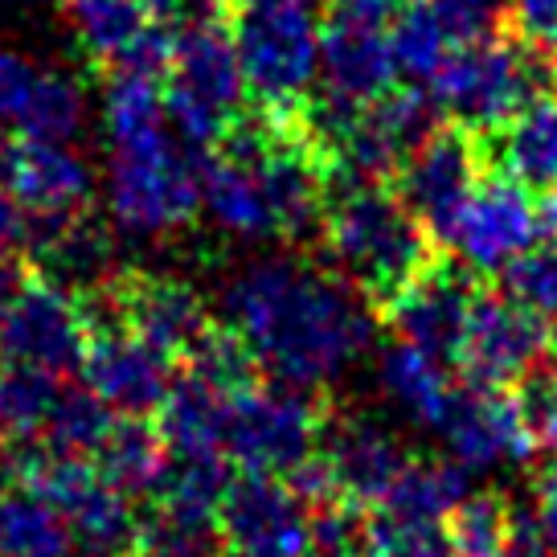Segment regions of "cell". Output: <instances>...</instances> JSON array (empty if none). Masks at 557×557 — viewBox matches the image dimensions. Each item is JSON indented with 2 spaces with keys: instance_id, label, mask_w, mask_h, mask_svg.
Wrapping results in <instances>:
<instances>
[{
  "instance_id": "cell-1",
  "label": "cell",
  "mask_w": 557,
  "mask_h": 557,
  "mask_svg": "<svg viewBox=\"0 0 557 557\" xmlns=\"http://www.w3.org/2000/svg\"><path fill=\"white\" fill-rule=\"evenodd\" d=\"M226 329L275 382L315 389L366 357L373 308L336 271L278 255L234 275Z\"/></svg>"
},
{
  "instance_id": "cell-2",
  "label": "cell",
  "mask_w": 557,
  "mask_h": 557,
  "mask_svg": "<svg viewBox=\"0 0 557 557\" xmlns=\"http://www.w3.org/2000/svg\"><path fill=\"white\" fill-rule=\"evenodd\" d=\"M107 206L127 234H169L201 209V164L173 132L164 83L111 74L103 99Z\"/></svg>"
},
{
  "instance_id": "cell-3",
  "label": "cell",
  "mask_w": 557,
  "mask_h": 557,
  "mask_svg": "<svg viewBox=\"0 0 557 557\" xmlns=\"http://www.w3.org/2000/svg\"><path fill=\"white\" fill-rule=\"evenodd\" d=\"M320 238L332 271L382 315L435 267V238L385 185H332Z\"/></svg>"
},
{
  "instance_id": "cell-4",
  "label": "cell",
  "mask_w": 557,
  "mask_h": 557,
  "mask_svg": "<svg viewBox=\"0 0 557 557\" xmlns=\"http://www.w3.org/2000/svg\"><path fill=\"white\" fill-rule=\"evenodd\" d=\"M246 90L271 115H299L312 107L320 83V29L324 9L315 0H218Z\"/></svg>"
},
{
  "instance_id": "cell-5",
  "label": "cell",
  "mask_w": 557,
  "mask_h": 557,
  "mask_svg": "<svg viewBox=\"0 0 557 557\" xmlns=\"http://www.w3.org/2000/svg\"><path fill=\"white\" fill-rule=\"evenodd\" d=\"M557 90V58L521 41L517 34H487L468 41L443 62L431 83V99L455 127L471 136H492L512 115H521L541 95Z\"/></svg>"
},
{
  "instance_id": "cell-6",
  "label": "cell",
  "mask_w": 557,
  "mask_h": 557,
  "mask_svg": "<svg viewBox=\"0 0 557 557\" xmlns=\"http://www.w3.org/2000/svg\"><path fill=\"white\" fill-rule=\"evenodd\" d=\"M164 107L173 132L193 152H218L246 115V78L218 4L173 29L164 70Z\"/></svg>"
},
{
  "instance_id": "cell-7",
  "label": "cell",
  "mask_w": 557,
  "mask_h": 557,
  "mask_svg": "<svg viewBox=\"0 0 557 557\" xmlns=\"http://www.w3.org/2000/svg\"><path fill=\"white\" fill-rule=\"evenodd\" d=\"M401 0H329L320 29L324 115H352L398 87L394 21Z\"/></svg>"
},
{
  "instance_id": "cell-8",
  "label": "cell",
  "mask_w": 557,
  "mask_h": 557,
  "mask_svg": "<svg viewBox=\"0 0 557 557\" xmlns=\"http://www.w3.org/2000/svg\"><path fill=\"white\" fill-rule=\"evenodd\" d=\"M324 438V414L296 385H246L230 398L226 414V459L246 475L292 480L308 468Z\"/></svg>"
},
{
  "instance_id": "cell-9",
  "label": "cell",
  "mask_w": 557,
  "mask_h": 557,
  "mask_svg": "<svg viewBox=\"0 0 557 557\" xmlns=\"http://www.w3.org/2000/svg\"><path fill=\"white\" fill-rule=\"evenodd\" d=\"M17 471L62 512L78 557H123L136 549L139 521L132 512V496L107 484L90 459H62L46 451L17 463Z\"/></svg>"
},
{
  "instance_id": "cell-10",
  "label": "cell",
  "mask_w": 557,
  "mask_h": 557,
  "mask_svg": "<svg viewBox=\"0 0 557 557\" xmlns=\"http://www.w3.org/2000/svg\"><path fill=\"white\" fill-rule=\"evenodd\" d=\"M90 341L87 296L46 275H29L0 312V357L37 373H70L83 366Z\"/></svg>"
},
{
  "instance_id": "cell-11",
  "label": "cell",
  "mask_w": 557,
  "mask_h": 557,
  "mask_svg": "<svg viewBox=\"0 0 557 557\" xmlns=\"http://www.w3.org/2000/svg\"><path fill=\"white\" fill-rule=\"evenodd\" d=\"M87 312L90 341L87 352H83V366H78L87 389L103 401L111 414H160V406L173 389L169 357L148 345V341H139L127 324H120L103 292L87 296Z\"/></svg>"
},
{
  "instance_id": "cell-12",
  "label": "cell",
  "mask_w": 557,
  "mask_h": 557,
  "mask_svg": "<svg viewBox=\"0 0 557 557\" xmlns=\"http://www.w3.org/2000/svg\"><path fill=\"white\" fill-rule=\"evenodd\" d=\"M484 139L463 127H435L398 169V197L435 243L451 238L471 193L484 181Z\"/></svg>"
},
{
  "instance_id": "cell-13",
  "label": "cell",
  "mask_w": 557,
  "mask_h": 557,
  "mask_svg": "<svg viewBox=\"0 0 557 557\" xmlns=\"http://www.w3.org/2000/svg\"><path fill=\"white\" fill-rule=\"evenodd\" d=\"M545 348L549 332L537 312H529L508 292H475L455 361L463 366L475 389H508L537 373Z\"/></svg>"
},
{
  "instance_id": "cell-14",
  "label": "cell",
  "mask_w": 557,
  "mask_h": 557,
  "mask_svg": "<svg viewBox=\"0 0 557 557\" xmlns=\"http://www.w3.org/2000/svg\"><path fill=\"white\" fill-rule=\"evenodd\" d=\"M70 34L90 66L111 74H148L164 78L173 29L160 21L152 0H62Z\"/></svg>"
},
{
  "instance_id": "cell-15",
  "label": "cell",
  "mask_w": 557,
  "mask_h": 557,
  "mask_svg": "<svg viewBox=\"0 0 557 557\" xmlns=\"http://www.w3.org/2000/svg\"><path fill=\"white\" fill-rule=\"evenodd\" d=\"M447 243L468 271H512L533 246H541L537 197L508 176H484Z\"/></svg>"
},
{
  "instance_id": "cell-16",
  "label": "cell",
  "mask_w": 557,
  "mask_h": 557,
  "mask_svg": "<svg viewBox=\"0 0 557 557\" xmlns=\"http://www.w3.org/2000/svg\"><path fill=\"white\" fill-rule=\"evenodd\" d=\"M230 557H308L312 512L287 480L243 475L218 508Z\"/></svg>"
},
{
  "instance_id": "cell-17",
  "label": "cell",
  "mask_w": 557,
  "mask_h": 557,
  "mask_svg": "<svg viewBox=\"0 0 557 557\" xmlns=\"http://www.w3.org/2000/svg\"><path fill=\"white\" fill-rule=\"evenodd\" d=\"M0 176H4L9 197L29 218L34 234L46 226L74 222L90 206V169L70 144L13 139L0 152Z\"/></svg>"
},
{
  "instance_id": "cell-18",
  "label": "cell",
  "mask_w": 557,
  "mask_h": 557,
  "mask_svg": "<svg viewBox=\"0 0 557 557\" xmlns=\"http://www.w3.org/2000/svg\"><path fill=\"white\" fill-rule=\"evenodd\" d=\"M83 120L87 99L70 74L41 66L13 46H0V127L9 136L70 144L83 132Z\"/></svg>"
},
{
  "instance_id": "cell-19",
  "label": "cell",
  "mask_w": 557,
  "mask_h": 557,
  "mask_svg": "<svg viewBox=\"0 0 557 557\" xmlns=\"http://www.w3.org/2000/svg\"><path fill=\"white\" fill-rule=\"evenodd\" d=\"M315 463L324 468L332 487V500L348 508L377 505L389 500L394 484L410 463V455L401 451V443L373 418H332L324 422V438Z\"/></svg>"
},
{
  "instance_id": "cell-20",
  "label": "cell",
  "mask_w": 557,
  "mask_h": 557,
  "mask_svg": "<svg viewBox=\"0 0 557 557\" xmlns=\"http://www.w3.org/2000/svg\"><path fill=\"white\" fill-rule=\"evenodd\" d=\"M103 296L111 304L115 320L127 324L139 341L160 348L169 361L189 357L193 348L201 345V336L213 329L206 304L185 278L136 271V275L115 278Z\"/></svg>"
},
{
  "instance_id": "cell-21",
  "label": "cell",
  "mask_w": 557,
  "mask_h": 557,
  "mask_svg": "<svg viewBox=\"0 0 557 557\" xmlns=\"http://www.w3.org/2000/svg\"><path fill=\"white\" fill-rule=\"evenodd\" d=\"M438 435L447 443V459L463 471H492L505 463L533 459L537 443L524 422L517 394L508 389H459L451 414L443 418Z\"/></svg>"
},
{
  "instance_id": "cell-22",
  "label": "cell",
  "mask_w": 557,
  "mask_h": 557,
  "mask_svg": "<svg viewBox=\"0 0 557 557\" xmlns=\"http://www.w3.org/2000/svg\"><path fill=\"white\" fill-rule=\"evenodd\" d=\"M471 299H475V287H471L468 271H455V267L435 262L385 312V320H389V329H394L398 341L426 348V352H435V357L447 361V357L459 352V341H463V329H468L471 315Z\"/></svg>"
},
{
  "instance_id": "cell-23",
  "label": "cell",
  "mask_w": 557,
  "mask_h": 557,
  "mask_svg": "<svg viewBox=\"0 0 557 557\" xmlns=\"http://www.w3.org/2000/svg\"><path fill=\"white\" fill-rule=\"evenodd\" d=\"M484 157L492 160L496 176L517 181L529 193L557 189V90L541 95L505 127L484 139Z\"/></svg>"
},
{
  "instance_id": "cell-24",
  "label": "cell",
  "mask_w": 557,
  "mask_h": 557,
  "mask_svg": "<svg viewBox=\"0 0 557 557\" xmlns=\"http://www.w3.org/2000/svg\"><path fill=\"white\" fill-rule=\"evenodd\" d=\"M234 394L185 369L160 406L157 422L169 455H226V414Z\"/></svg>"
},
{
  "instance_id": "cell-25",
  "label": "cell",
  "mask_w": 557,
  "mask_h": 557,
  "mask_svg": "<svg viewBox=\"0 0 557 557\" xmlns=\"http://www.w3.org/2000/svg\"><path fill=\"white\" fill-rule=\"evenodd\" d=\"M377 377H382V389L398 401L406 414L438 431L443 418L451 414L455 389L451 373H447V361L426 352L418 345H406V341H394V345L382 352V366H377Z\"/></svg>"
},
{
  "instance_id": "cell-26",
  "label": "cell",
  "mask_w": 557,
  "mask_h": 557,
  "mask_svg": "<svg viewBox=\"0 0 557 557\" xmlns=\"http://www.w3.org/2000/svg\"><path fill=\"white\" fill-rule=\"evenodd\" d=\"M0 557H74L62 512L25 480L0 492Z\"/></svg>"
},
{
  "instance_id": "cell-27",
  "label": "cell",
  "mask_w": 557,
  "mask_h": 557,
  "mask_svg": "<svg viewBox=\"0 0 557 557\" xmlns=\"http://www.w3.org/2000/svg\"><path fill=\"white\" fill-rule=\"evenodd\" d=\"M90 463L103 471L107 484H115L123 496H144V492L160 487L169 447L157 426H148L144 418H115L111 435L103 438V447Z\"/></svg>"
},
{
  "instance_id": "cell-28",
  "label": "cell",
  "mask_w": 557,
  "mask_h": 557,
  "mask_svg": "<svg viewBox=\"0 0 557 557\" xmlns=\"http://www.w3.org/2000/svg\"><path fill=\"white\" fill-rule=\"evenodd\" d=\"M468 475L471 471H463L451 459H410L382 508L398 517H414V521L447 524V517L471 496Z\"/></svg>"
},
{
  "instance_id": "cell-29",
  "label": "cell",
  "mask_w": 557,
  "mask_h": 557,
  "mask_svg": "<svg viewBox=\"0 0 557 557\" xmlns=\"http://www.w3.org/2000/svg\"><path fill=\"white\" fill-rule=\"evenodd\" d=\"M136 549L139 557H222L226 541L213 512L157 500L152 512L139 521Z\"/></svg>"
},
{
  "instance_id": "cell-30",
  "label": "cell",
  "mask_w": 557,
  "mask_h": 557,
  "mask_svg": "<svg viewBox=\"0 0 557 557\" xmlns=\"http://www.w3.org/2000/svg\"><path fill=\"white\" fill-rule=\"evenodd\" d=\"M115 414L90 389H62L46 426V451L62 459H95L103 438L111 435Z\"/></svg>"
},
{
  "instance_id": "cell-31",
  "label": "cell",
  "mask_w": 557,
  "mask_h": 557,
  "mask_svg": "<svg viewBox=\"0 0 557 557\" xmlns=\"http://www.w3.org/2000/svg\"><path fill=\"white\" fill-rule=\"evenodd\" d=\"M394 53H398V74L414 83H435L443 62L455 53V41L438 25L431 0H406L394 21Z\"/></svg>"
},
{
  "instance_id": "cell-32",
  "label": "cell",
  "mask_w": 557,
  "mask_h": 557,
  "mask_svg": "<svg viewBox=\"0 0 557 557\" xmlns=\"http://www.w3.org/2000/svg\"><path fill=\"white\" fill-rule=\"evenodd\" d=\"M58 398H62V389H58V377H50V373L21 366L0 369V435H46Z\"/></svg>"
},
{
  "instance_id": "cell-33",
  "label": "cell",
  "mask_w": 557,
  "mask_h": 557,
  "mask_svg": "<svg viewBox=\"0 0 557 557\" xmlns=\"http://www.w3.org/2000/svg\"><path fill=\"white\" fill-rule=\"evenodd\" d=\"M512 508L500 496H468L447 517L455 557H508Z\"/></svg>"
},
{
  "instance_id": "cell-34",
  "label": "cell",
  "mask_w": 557,
  "mask_h": 557,
  "mask_svg": "<svg viewBox=\"0 0 557 557\" xmlns=\"http://www.w3.org/2000/svg\"><path fill=\"white\" fill-rule=\"evenodd\" d=\"M366 557H455V549L447 524L377 508V517L366 524Z\"/></svg>"
},
{
  "instance_id": "cell-35",
  "label": "cell",
  "mask_w": 557,
  "mask_h": 557,
  "mask_svg": "<svg viewBox=\"0 0 557 557\" xmlns=\"http://www.w3.org/2000/svg\"><path fill=\"white\" fill-rule=\"evenodd\" d=\"M508 296L521 299L529 312L557 320V243H541L512 271H505Z\"/></svg>"
},
{
  "instance_id": "cell-36",
  "label": "cell",
  "mask_w": 557,
  "mask_h": 557,
  "mask_svg": "<svg viewBox=\"0 0 557 557\" xmlns=\"http://www.w3.org/2000/svg\"><path fill=\"white\" fill-rule=\"evenodd\" d=\"M308 557H366V524H357L348 505H324L312 517Z\"/></svg>"
},
{
  "instance_id": "cell-37",
  "label": "cell",
  "mask_w": 557,
  "mask_h": 557,
  "mask_svg": "<svg viewBox=\"0 0 557 557\" xmlns=\"http://www.w3.org/2000/svg\"><path fill=\"white\" fill-rule=\"evenodd\" d=\"M517 401H521L537 451L541 447H557V369L529 373L517 389Z\"/></svg>"
},
{
  "instance_id": "cell-38",
  "label": "cell",
  "mask_w": 557,
  "mask_h": 557,
  "mask_svg": "<svg viewBox=\"0 0 557 557\" xmlns=\"http://www.w3.org/2000/svg\"><path fill=\"white\" fill-rule=\"evenodd\" d=\"M431 9L459 50V46L492 34V17L500 13V0H431Z\"/></svg>"
},
{
  "instance_id": "cell-39",
  "label": "cell",
  "mask_w": 557,
  "mask_h": 557,
  "mask_svg": "<svg viewBox=\"0 0 557 557\" xmlns=\"http://www.w3.org/2000/svg\"><path fill=\"white\" fill-rule=\"evenodd\" d=\"M512 34L557 58V0H508Z\"/></svg>"
},
{
  "instance_id": "cell-40",
  "label": "cell",
  "mask_w": 557,
  "mask_h": 557,
  "mask_svg": "<svg viewBox=\"0 0 557 557\" xmlns=\"http://www.w3.org/2000/svg\"><path fill=\"white\" fill-rule=\"evenodd\" d=\"M533 521H537V529H541V541H545V549H557V459L537 475Z\"/></svg>"
},
{
  "instance_id": "cell-41",
  "label": "cell",
  "mask_w": 557,
  "mask_h": 557,
  "mask_svg": "<svg viewBox=\"0 0 557 557\" xmlns=\"http://www.w3.org/2000/svg\"><path fill=\"white\" fill-rule=\"evenodd\" d=\"M29 234H34V226H29V218L17 209V201L9 197V189H4V176H0V243L4 246H29Z\"/></svg>"
},
{
  "instance_id": "cell-42",
  "label": "cell",
  "mask_w": 557,
  "mask_h": 557,
  "mask_svg": "<svg viewBox=\"0 0 557 557\" xmlns=\"http://www.w3.org/2000/svg\"><path fill=\"white\" fill-rule=\"evenodd\" d=\"M25 267L17 262V255H13V246L0 243V312L13 304V296L21 292V283H25Z\"/></svg>"
},
{
  "instance_id": "cell-43",
  "label": "cell",
  "mask_w": 557,
  "mask_h": 557,
  "mask_svg": "<svg viewBox=\"0 0 557 557\" xmlns=\"http://www.w3.org/2000/svg\"><path fill=\"white\" fill-rule=\"evenodd\" d=\"M13 475H17V459L9 455L4 435H0V492H4V487H13Z\"/></svg>"
},
{
  "instance_id": "cell-44",
  "label": "cell",
  "mask_w": 557,
  "mask_h": 557,
  "mask_svg": "<svg viewBox=\"0 0 557 557\" xmlns=\"http://www.w3.org/2000/svg\"><path fill=\"white\" fill-rule=\"evenodd\" d=\"M549 352H554V369H557V320H554V329H549Z\"/></svg>"
},
{
  "instance_id": "cell-45",
  "label": "cell",
  "mask_w": 557,
  "mask_h": 557,
  "mask_svg": "<svg viewBox=\"0 0 557 557\" xmlns=\"http://www.w3.org/2000/svg\"><path fill=\"white\" fill-rule=\"evenodd\" d=\"M152 4H157L160 13H164V9H176V4H185V0H152Z\"/></svg>"
},
{
  "instance_id": "cell-46",
  "label": "cell",
  "mask_w": 557,
  "mask_h": 557,
  "mask_svg": "<svg viewBox=\"0 0 557 557\" xmlns=\"http://www.w3.org/2000/svg\"><path fill=\"white\" fill-rule=\"evenodd\" d=\"M53 4H62V0H53Z\"/></svg>"
}]
</instances>
